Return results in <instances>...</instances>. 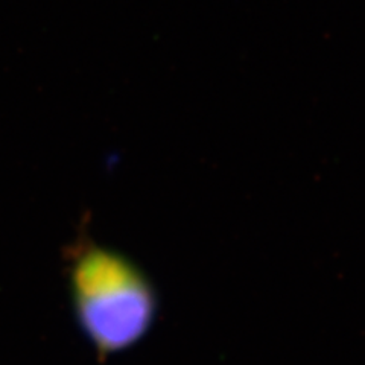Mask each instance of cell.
Instances as JSON below:
<instances>
[{
  "label": "cell",
  "mask_w": 365,
  "mask_h": 365,
  "mask_svg": "<svg viewBox=\"0 0 365 365\" xmlns=\"http://www.w3.org/2000/svg\"><path fill=\"white\" fill-rule=\"evenodd\" d=\"M68 291L75 318L99 358L140 342L158 312L153 280L133 259L93 242L71 256Z\"/></svg>",
  "instance_id": "6da1fadb"
}]
</instances>
